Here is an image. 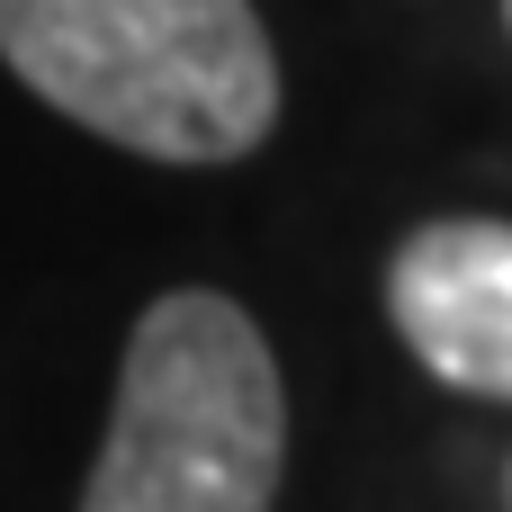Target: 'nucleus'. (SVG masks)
Listing matches in <instances>:
<instances>
[{
    "instance_id": "nucleus-1",
    "label": "nucleus",
    "mask_w": 512,
    "mask_h": 512,
    "mask_svg": "<svg viewBox=\"0 0 512 512\" xmlns=\"http://www.w3.org/2000/svg\"><path fill=\"white\" fill-rule=\"evenodd\" d=\"M0 63L144 162H243L279 126L252 0H0Z\"/></svg>"
},
{
    "instance_id": "nucleus-2",
    "label": "nucleus",
    "mask_w": 512,
    "mask_h": 512,
    "mask_svg": "<svg viewBox=\"0 0 512 512\" xmlns=\"http://www.w3.org/2000/svg\"><path fill=\"white\" fill-rule=\"evenodd\" d=\"M288 396L261 324L225 288H171L135 315L81 512H270Z\"/></svg>"
},
{
    "instance_id": "nucleus-4",
    "label": "nucleus",
    "mask_w": 512,
    "mask_h": 512,
    "mask_svg": "<svg viewBox=\"0 0 512 512\" xmlns=\"http://www.w3.org/2000/svg\"><path fill=\"white\" fill-rule=\"evenodd\" d=\"M504 18H512V0H504Z\"/></svg>"
},
{
    "instance_id": "nucleus-3",
    "label": "nucleus",
    "mask_w": 512,
    "mask_h": 512,
    "mask_svg": "<svg viewBox=\"0 0 512 512\" xmlns=\"http://www.w3.org/2000/svg\"><path fill=\"white\" fill-rule=\"evenodd\" d=\"M387 315L441 387L512 405V225L495 216L414 225L387 261Z\"/></svg>"
}]
</instances>
